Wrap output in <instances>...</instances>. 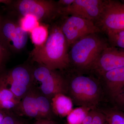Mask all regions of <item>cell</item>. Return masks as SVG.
I'll list each match as a JSON object with an SVG mask.
<instances>
[{"instance_id":"cell-7","label":"cell","mask_w":124,"mask_h":124,"mask_svg":"<svg viewBox=\"0 0 124 124\" xmlns=\"http://www.w3.org/2000/svg\"><path fill=\"white\" fill-rule=\"evenodd\" d=\"M28 38V32L22 28L18 20L3 18L0 41L10 52L18 53L23 51L26 46Z\"/></svg>"},{"instance_id":"cell-15","label":"cell","mask_w":124,"mask_h":124,"mask_svg":"<svg viewBox=\"0 0 124 124\" xmlns=\"http://www.w3.org/2000/svg\"><path fill=\"white\" fill-rule=\"evenodd\" d=\"M49 24L40 23L30 32L34 46H41L46 41L49 35Z\"/></svg>"},{"instance_id":"cell-12","label":"cell","mask_w":124,"mask_h":124,"mask_svg":"<svg viewBox=\"0 0 124 124\" xmlns=\"http://www.w3.org/2000/svg\"><path fill=\"white\" fill-rule=\"evenodd\" d=\"M101 77L113 99L124 87V66L108 71Z\"/></svg>"},{"instance_id":"cell-19","label":"cell","mask_w":124,"mask_h":124,"mask_svg":"<svg viewBox=\"0 0 124 124\" xmlns=\"http://www.w3.org/2000/svg\"><path fill=\"white\" fill-rule=\"evenodd\" d=\"M104 115L108 124H124V113L115 108L106 112Z\"/></svg>"},{"instance_id":"cell-35","label":"cell","mask_w":124,"mask_h":124,"mask_svg":"<svg viewBox=\"0 0 124 124\" xmlns=\"http://www.w3.org/2000/svg\"><path fill=\"white\" fill-rule=\"evenodd\" d=\"M46 124H54L52 121H50L48 120Z\"/></svg>"},{"instance_id":"cell-33","label":"cell","mask_w":124,"mask_h":124,"mask_svg":"<svg viewBox=\"0 0 124 124\" xmlns=\"http://www.w3.org/2000/svg\"><path fill=\"white\" fill-rule=\"evenodd\" d=\"M6 85L7 86V85L5 84V82L3 81V80L1 79V78L0 77V90L2 88L3 86Z\"/></svg>"},{"instance_id":"cell-6","label":"cell","mask_w":124,"mask_h":124,"mask_svg":"<svg viewBox=\"0 0 124 124\" xmlns=\"http://www.w3.org/2000/svg\"><path fill=\"white\" fill-rule=\"evenodd\" d=\"M95 24L106 34L124 30V3L118 0H104L101 14Z\"/></svg>"},{"instance_id":"cell-34","label":"cell","mask_w":124,"mask_h":124,"mask_svg":"<svg viewBox=\"0 0 124 124\" xmlns=\"http://www.w3.org/2000/svg\"><path fill=\"white\" fill-rule=\"evenodd\" d=\"M2 19L1 16L0 15V30L1 27V23H2Z\"/></svg>"},{"instance_id":"cell-20","label":"cell","mask_w":124,"mask_h":124,"mask_svg":"<svg viewBox=\"0 0 124 124\" xmlns=\"http://www.w3.org/2000/svg\"><path fill=\"white\" fill-rule=\"evenodd\" d=\"M18 20L22 28L28 33H30L40 24L35 17L31 15L19 18Z\"/></svg>"},{"instance_id":"cell-3","label":"cell","mask_w":124,"mask_h":124,"mask_svg":"<svg viewBox=\"0 0 124 124\" xmlns=\"http://www.w3.org/2000/svg\"><path fill=\"white\" fill-rule=\"evenodd\" d=\"M9 6L19 18L33 16L40 23L50 24L61 16L57 1L52 0H13Z\"/></svg>"},{"instance_id":"cell-29","label":"cell","mask_w":124,"mask_h":124,"mask_svg":"<svg viewBox=\"0 0 124 124\" xmlns=\"http://www.w3.org/2000/svg\"><path fill=\"white\" fill-rule=\"evenodd\" d=\"M95 110H91L89 112L87 115L83 120L81 124H90L93 121V117L94 115Z\"/></svg>"},{"instance_id":"cell-26","label":"cell","mask_w":124,"mask_h":124,"mask_svg":"<svg viewBox=\"0 0 124 124\" xmlns=\"http://www.w3.org/2000/svg\"><path fill=\"white\" fill-rule=\"evenodd\" d=\"M106 116L103 113L95 111L93 121L90 124H106Z\"/></svg>"},{"instance_id":"cell-8","label":"cell","mask_w":124,"mask_h":124,"mask_svg":"<svg viewBox=\"0 0 124 124\" xmlns=\"http://www.w3.org/2000/svg\"><path fill=\"white\" fill-rule=\"evenodd\" d=\"M124 66V49L110 46L99 55L89 71L101 76L113 69Z\"/></svg>"},{"instance_id":"cell-37","label":"cell","mask_w":124,"mask_h":124,"mask_svg":"<svg viewBox=\"0 0 124 124\" xmlns=\"http://www.w3.org/2000/svg\"><path fill=\"white\" fill-rule=\"evenodd\" d=\"M106 124H107V123H106Z\"/></svg>"},{"instance_id":"cell-9","label":"cell","mask_w":124,"mask_h":124,"mask_svg":"<svg viewBox=\"0 0 124 124\" xmlns=\"http://www.w3.org/2000/svg\"><path fill=\"white\" fill-rule=\"evenodd\" d=\"M104 0H75L72 4L61 11V16L72 15L95 23L100 17Z\"/></svg>"},{"instance_id":"cell-1","label":"cell","mask_w":124,"mask_h":124,"mask_svg":"<svg viewBox=\"0 0 124 124\" xmlns=\"http://www.w3.org/2000/svg\"><path fill=\"white\" fill-rule=\"evenodd\" d=\"M69 49L58 19L49 24V35L41 46L34 47L30 57L33 62L54 70L63 71L70 64Z\"/></svg>"},{"instance_id":"cell-32","label":"cell","mask_w":124,"mask_h":124,"mask_svg":"<svg viewBox=\"0 0 124 124\" xmlns=\"http://www.w3.org/2000/svg\"><path fill=\"white\" fill-rule=\"evenodd\" d=\"M6 115V114L3 112L1 110H0V124H1Z\"/></svg>"},{"instance_id":"cell-11","label":"cell","mask_w":124,"mask_h":124,"mask_svg":"<svg viewBox=\"0 0 124 124\" xmlns=\"http://www.w3.org/2000/svg\"><path fill=\"white\" fill-rule=\"evenodd\" d=\"M0 76L7 85L16 82L24 84L29 87L33 78L32 70L24 66L15 67L8 71L1 73Z\"/></svg>"},{"instance_id":"cell-23","label":"cell","mask_w":124,"mask_h":124,"mask_svg":"<svg viewBox=\"0 0 124 124\" xmlns=\"http://www.w3.org/2000/svg\"><path fill=\"white\" fill-rule=\"evenodd\" d=\"M115 108L124 113V87L113 99Z\"/></svg>"},{"instance_id":"cell-10","label":"cell","mask_w":124,"mask_h":124,"mask_svg":"<svg viewBox=\"0 0 124 124\" xmlns=\"http://www.w3.org/2000/svg\"><path fill=\"white\" fill-rule=\"evenodd\" d=\"M39 80L41 83L40 89L45 96L53 97L66 92V82L63 77L56 70L43 68L40 73Z\"/></svg>"},{"instance_id":"cell-24","label":"cell","mask_w":124,"mask_h":124,"mask_svg":"<svg viewBox=\"0 0 124 124\" xmlns=\"http://www.w3.org/2000/svg\"><path fill=\"white\" fill-rule=\"evenodd\" d=\"M7 86H3L0 90V103L4 101L16 98L10 89L7 88Z\"/></svg>"},{"instance_id":"cell-25","label":"cell","mask_w":124,"mask_h":124,"mask_svg":"<svg viewBox=\"0 0 124 124\" xmlns=\"http://www.w3.org/2000/svg\"><path fill=\"white\" fill-rule=\"evenodd\" d=\"M20 101L17 99L14 98L4 101L0 103V108L10 109L13 108L19 104Z\"/></svg>"},{"instance_id":"cell-36","label":"cell","mask_w":124,"mask_h":124,"mask_svg":"<svg viewBox=\"0 0 124 124\" xmlns=\"http://www.w3.org/2000/svg\"><path fill=\"white\" fill-rule=\"evenodd\" d=\"M122 2H123V3H124V0H122Z\"/></svg>"},{"instance_id":"cell-27","label":"cell","mask_w":124,"mask_h":124,"mask_svg":"<svg viewBox=\"0 0 124 124\" xmlns=\"http://www.w3.org/2000/svg\"><path fill=\"white\" fill-rule=\"evenodd\" d=\"M1 124H23L22 122L13 116L6 115Z\"/></svg>"},{"instance_id":"cell-5","label":"cell","mask_w":124,"mask_h":124,"mask_svg":"<svg viewBox=\"0 0 124 124\" xmlns=\"http://www.w3.org/2000/svg\"><path fill=\"white\" fill-rule=\"evenodd\" d=\"M58 20L69 49L75 42L85 36L102 32L93 22L78 16H62Z\"/></svg>"},{"instance_id":"cell-22","label":"cell","mask_w":124,"mask_h":124,"mask_svg":"<svg viewBox=\"0 0 124 124\" xmlns=\"http://www.w3.org/2000/svg\"><path fill=\"white\" fill-rule=\"evenodd\" d=\"M10 53V51L0 41V72L4 69Z\"/></svg>"},{"instance_id":"cell-13","label":"cell","mask_w":124,"mask_h":124,"mask_svg":"<svg viewBox=\"0 0 124 124\" xmlns=\"http://www.w3.org/2000/svg\"><path fill=\"white\" fill-rule=\"evenodd\" d=\"M51 104L54 112L61 117L67 116L73 109L72 100L64 94H57L53 96Z\"/></svg>"},{"instance_id":"cell-2","label":"cell","mask_w":124,"mask_h":124,"mask_svg":"<svg viewBox=\"0 0 124 124\" xmlns=\"http://www.w3.org/2000/svg\"><path fill=\"white\" fill-rule=\"evenodd\" d=\"M90 34L75 42L69 48L70 65L79 71H89L102 51L109 46L100 33Z\"/></svg>"},{"instance_id":"cell-31","label":"cell","mask_w":124,"mask_h":124,"mask_svg":"<svg viewBox=\"0 0 124 124\" xmlns=\"http://www.w3.org/2000/svg\"><path fill=\"white\" fill-rule=\"evenodd\" d=\"M13 1V0H0V4L2 3L9 5L12 3Z\"/></svg>"},{"instance_id":"cell-4","label":"cell","mask_w":124,"mask_h":124,"mask_svg":"<svg viewBox=\"0 0 124 124\" xmlns=\"http://www.w3.org/2000/svg\"><path fill=\"white\" fill-rule=\"evenodd\" d=\"M72 96L78 105L92 110L97 104L100 95L99 86L93 78L78 75L71 80Z\"/></svg>"},{"instance_id":"cell-28","label":"cell","mask_w":124,"mask_h":124,"mask_svg":"<svg viewBox=\"0 0 124 124\" xmlns=\"http://www.w3.org/2000/svg\"><path fill=\"white\" fill-rule=\"evenodd\" d=\"M75 0H60L57 1L58 6L60 9V12L63 9L66 8L72 4Z\"/></svg>"},{"instance_id":"cell-17","label":"cell","mask_w":124,"mask_h":124,"mask_svg":"<svg viewBox=\"0 0 124 124\" xmlns=\"http://www.w3.org/2000/svg\"><path fill=\"white\" fill-rule=\"evenodd\" d=\"M37 100L40 119L49 116L51 112V103L45 95L37 94Z\"/></svg>"},{"instance_id":"cell-18","label":"cell","mask_w":124,"mask_h":124,"mask_svg":"<svg viewBox=\"0 0 124 124\" xmlns=\"http://www.w3.org/2000/svg\"><path fill=\"white\" fill-rule=\"evenodd\" d=\"M106 35L110 46L124 49V30L110 32Z\"/></svg>"},{"instance_id":"cell-30","label":"cell","mask_w":124,"mask_h":124,"mask_svg":"<svg viewBox=\"0 0 124 124\" xmlns=\"http://www.w3.org/2000/svg\"><path fill=\"white\" fill-rule=\"evenodd\" d=\"M48 120L44 119H38L34 124H46Z\"/></svg>"},{"instance_id":"cell-14","label":"cell","mask_w":124,"mask_h":124,"mask_svg":"<svg viewBox=\"0 0 124 124\" xmlns=\"http://www.w3.org/2000/svg\"><path fill=\"white\" fill-rule=\"evenodd\" d=\"M37 94V93L35 91L29 89L19 104H20L22 111L25 115L39 119Z\"/></svg>"},{"instance_id":"cell-16","label":"cell","mask_w":124,"mask_h":124,"mask_svg":"<svg viewBox=\"0 0 124 124\" xmlns=\"http://www.w3.org/2000/svg\"><path fill=\"white\" fill-rule=\"evenodd\" d=\"M91 109L81 106L72 109L67 116L68 124H81Z\"/></svg>"},{"instance_id":"cell-21","label":"cell","mask_w":124,"mask_h":124,"mask_svg":"<svg viewBox=\"0 0 124 124\" xmlns=\"http://www.w3.org/2000/svg\"><path fill=\"white\" fill-rule=\"evenodd\" d=\"M10 85V89L19 100L22 99L30 89V87L19 82H13Z\"/></svg>"}]
</instances>
